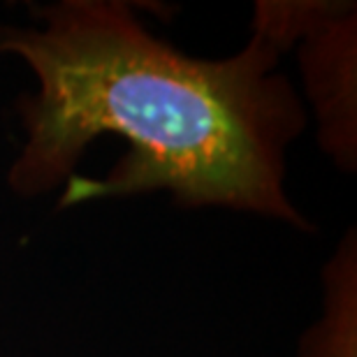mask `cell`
<instances>
[{
    "label": "cell",
    "mask_w": 357,
    "mask_h": 357,
    "mask_svg": "<svg viewBox=\"0 0 357 357\" xmlns=\"http://www.w3.org/2000/svg\"><path fill=\"white\" fill-rule=\"evenodd\" d=\"M42 28H0V52L40 82L21 102L26 146L10 172L19 195L73 174L98 135L130 149L107 178H73L61 206L172 190L183 204H225L304 225L283 192V153L304 112L274 75L285 47L262 26L239 56L197 61L149 35L126 5L68 0L38 12Z\"/></svg>",
    "instance_id": "obj_1"
},
{
    "label": "cell",
    "mask_w": 357,
    "mask_h": 357,
    "mask_svg": "<svg viewBox=\"0 0 357 357\" xmlns=\"http://www.w3.org/2000/svg\"><path fill=\"white\" fill-rule=\"evenodd\" d=\"M316 35L306 47L304 61L309 84L320 105L325 123V139L330 149L341 158L353 155L348 142L353 146V135L348 132V123L353 128V98L348 96V66L353 68V28L348 31L346 21L334 19L330 5H325L323 14L313 24Z\"/></svg>",
    "instance_id": "obj_2"
}]
</instances>
